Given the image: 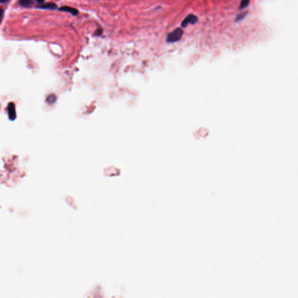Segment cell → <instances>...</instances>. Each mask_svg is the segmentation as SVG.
<instances>
[{
    "instance_id": "obj_1",
    "label": "cell",
    "mask_w": 298,
    "mask_h": 298,
    "mask_svg": "<svg viewBox=\"0 0 298 298\" xmlns=\"http://www.w3.org/2000/svg\"><path fill=\"white\" fill-rule=\"evenodd\" d=\"M184 34V32L182 29L177 28L173 32L168 34L167 36L166 41L167 43H175L179 41Z\"/></svg>"
},
{
    "instance_id": "obj_2",
    "label": "cell",
    "mask_w": 298,
    "mask_h": 298,
    "mask_svg": "<svg viewBox=\"0 0 298 298\" xmlns=\"http://www.w3.org/2000/svg\"><path fill=\"white\" fill-rule=\"evenodd\" d=\"M197 21H198V17H197L196 15H194L193 14H190L187 15V17L185 18V19L182 22L181 26L183 28H185L189 24L192 25H194L197 22Z\"/></svg>"
},
{
    "instance_id": "obj_3",
    "label": "cell",
    "mask_w": 298,
    "mask_h": 298,
    "mask_svg": "<svg viewBox=\"0 0 298 298\" xmlns=\"http://www.w3.org/2000/svg\"><path fill=\"white\" fill-rule=\"evenodd\" d=\"M7 111H8L9 119L11 121H14L16 119L17 112H16L15 105L14 102H11L9 103L7 107Z\"/></svg>"
},
{
    "instance_id": "obj_4",
    "label": "cell",
    "mask_w": 298,
    "mask_h": 298,
    "mask_svg": "<svg viewBox=\"0 0 298 298\" xmlns=\"http://www.w3.org/2000/svg\"><path fill=\"white\" fill-rule=\"evenodd\" d=\"M58 10L60 11H64V12H68V13L71 14L74 16H77V14H78V13H79V11H78V10L77 9L74 8H72V7H68V6L62 7H61V8L58 9Z\"/></svg>"
},
{
    "instance_id": "obj_5",
    "label": "cell",
    "mask_w": 298,
    "mask_h": 298,
    "mask_svg": "<svg viewBox=\"0 0 298 298\" xmlns=\"http://www.w3.org/2000/svg\"><path fill=\"white\" fill-rule=\"evenodd\" d=\"M37 8L43 9H51V10H55L57 9V5L55 3L52 2H49L46 3L45 4L41 5L40 6L37 7Z\"/></svg>"
},
{
    "instance_id": "obj_6",
    "label": "cell",
    "mask_w": 298,
    "mask_h": 298,
    "mask_svg": "<svg viewBox=\"0 0 298 298\" xmlns=\"http://www.w3.org/2000/svg\"><path fill=\"white\" fill-rule=\"evenodd\" d=\"M19 5L23 7L29 8L33 5L32 0H20Z\"/></svg>"
},
{
    "instance_id": "obj_7",
    "label": "cell",
    "mask_w": 298,
    "mask_h": 298,
    "mask_svg": "<svg viewBox=\"0 0 298 298\" xmlns=\"http://www.w3.org/2000/svg\"><path fill=\"white\" fill-rule=\"evenodd\" d=\"M250 0H242L240 4V9L245 8L249 5Z\"/></svg>"
},
{
    "instance_id": "obj_8",
    "label": "cell",
    "mask_w": 298,
    "mask_h": 298,
    "mask_svg": "<svg viewBox=\"0 0 298 298\" xmlns=\"http://www.w3.org/2000/svg\"><path fill=\"white\" fill-rule=\"evenodd\" d=\"M102 29L101 28H99V29H97V30L96 31V32H95V34H96V36H100V35H102Z\"/></svg>"
},
{
    "instance_id": "obj_9",
    "label": "cell",
    "mask_w": 298,
    "mask_h": 298,
    "mask_svg": "<svg viewBox=\"0 0 298 298\" xmlns=\"http://www.w3.org/2000/svg\"><path fill=\"white\" fill-rule=\"evenodd\" d=\"M245 15H246L245 13H244V14H240L238 16H237V17L236 18V19H237L236 20H239L242 19H243V17H245Z\"/></svg>"
},
{
    "instance_id": "obj_10",
    "label": "cell",
    "mask_w": 298,
    "mask_h": 298,
    "mask_svg": "<svg viewBox=\"0 0 298 298\" xmlns=\"http://www.w3.org/2000/svg\"><path fill=\"white\" fill-rule=\"evenodd\" d=\"M3 15H4V11H3V10L0 9V23H1V20L2 19Z\"/></svg>"
},
{
    "instance_id": "obj_11",
    "label": "cell",
    "mask_w": 298,
    "mask_h": 298,
    "mask_svg": "<svg viewBox=\"0 0 298 298\" xmlns=\"http://www.w3.org/2000/svg\"><path fill=\"white\" fill-rule=\"evenodd\" d=\"M37 2H39V4H43V2H44L45 0H36Z\"/></svg>"
},
{
    "instance_id": "obj_12",
    "label": "cell",
    "mask_w": 298,
    "mask_h": 298,
    "mask_svg": "<svg viewBox=\"0 0 298 298\" xmlns=\"http://www.w3.org/2000/svg\"><path fill=\"white\" fill-rule=\"evenodd\" d=\"M8 0H0V3L1 4H3V3H5L7 1H8Z\"/></svg>"
}]
</instances>
